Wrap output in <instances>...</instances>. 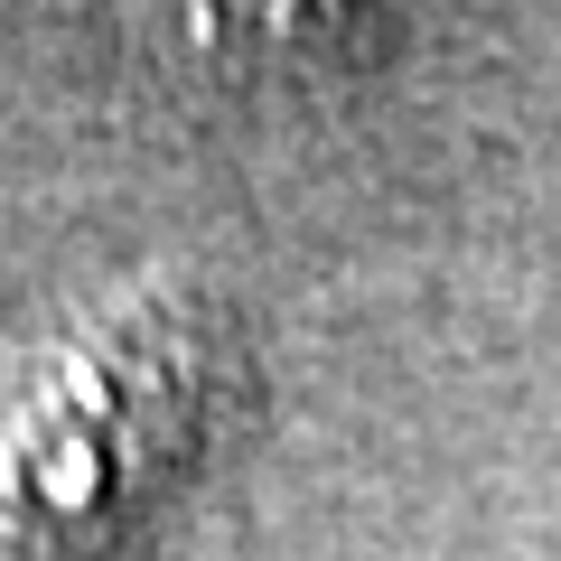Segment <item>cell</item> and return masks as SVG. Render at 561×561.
<instances>
[{"label":"cell","mask_w":561,"mask_h":561,"mask_svg":"<svg viewBox=\"0 0 561 561\" xmlns=\"http://www.w3.org/2000/svg\"><path fill=\"white\" fill-rule=\"evenodd\" d=\"M169 20L187 28V47L206 57H300V47H337L365 20V0H160Z\"/></svg>","instance_id":"6da1fadb"}]
</instances>
